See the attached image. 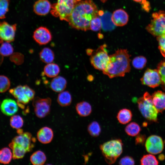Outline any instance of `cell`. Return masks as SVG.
<instances>
[{
    "instance_id": "16",
    "label": "cell",
    "mask_w": 165,
    "mask_h": 165,
    "mask_svg": "<svg viewBox=\"0 0 165 165\" xmlns=\"http://www.w3.org/2000/svg\"><path fill=\"white\" fill-rule=\"evenodd\" d=\"M18 104L14 100L6 99L3 101L0 105L2 112L7 116H11L16 113L18 110Z\"/></svg>"
},
{
    "instance_id": "26",
    "label": "cell",
    "mask_w": 165,
    "mask_h": 165,
    "mask_svg": "<svg viewBox=\"0 0 165 165\" xmlns=\"http://www.w3.org/2000/svg\"><path fill=\"white\" fill-rule=\"evenodd\" d=\"M45 154L42 151H37L32 154L30 160L31 163L34 165L43 164L46 160Z\"/></svg>"
},
{
    "instance_id": "25",
    "label": "cell",
    "mask_w": 165,
    "mask_h": 165,
    "mask_svg": "<svg viewBox=\"0 0 165 165\" xmlns=\"http://www.w3.org/2000/svg\"><path fill=\"white\" fill-rule=\"evenodd\" d=\"M39 57L41 61L46 64L52 62L54 60V54L53 51L50 48L45 47L39 53Z\"/></svg>"
},
{
    "instance_id": "30",
    "label": "cell",
    "mask_w": 165,
    "mask_h": 165,
    "mask_svg": "<svg viewBox=\"0 0 165 165\" xmlns=\"http://www.w3.org/2000/svg\"><path fill=\"white\" fill-rule=\"evenodd\" d=\"M87 130L89 134L94 137L99 136L101 131L100 125L96 121H93L90 123L88 126Z\"/></svg>"
},
{
    "instance_id": "3",
    "label": "cell",
    "mask_w": 165,
    "mask_h": 165,
    "mask_svg": "<svg viewBox=\"0 0 165 165\" xmlns=\"http://www.w3.org/2000/svg\"><path fill=\"white\" fill-rule=\"evenodd\" d=\"M123 143L120 139H112L100 145L105 161L109 164L114 163L122 153Z\"/></svg>"
},
{
    "instance_id": "32",
    "label": "cell",
    "mask_w": 165,
    "mask_h": 165,
    "mask_svg": "<svg viewBox=\"0 0 165 165\" xmlns=\"http://www.w3.org/2000/svg\"><path fill=\"white\" fill-rule=\"evenodd\" d=\"M146 58L143 56H138L134 57L132 61L133 66L136 69H141L146 65Z\"/></svg>"
},
{
    "instance_id": "42",
    "label": "cell",
    "mask_w": 165,
    "mask_h": 165,
    "mask_svg": "<svg viewBox=\"0 0 165 165\" xmlns=\"http://www.w3.org/2000/svg\"><path fill=\"white\" fill-rule=\"evenodd\" d=\"M119 164L122 165H133L135 164V162L132 157L126 156L120 159Z\"/></svg>"
},
{
    "instance_id": "43",
    "label": "cell",
    "mask_w": 165,
    "mask_h": 165,
    "mask_svg": "<svg viewBox=\"0 0 165 165\" xmlns=\"http://www.w3.org/2000/svg\"><path fill=\"white\" fill-rule=\"evenodd\" d=\"M23 86L25 93L26 96L30 100H33L34 98L35 95L34 91L27 85H25Z\"/></svg>"
},
{
    "instance_id": "33",
    "label": "cell",
    "mask_w": 165,
    "mask_h": 165,
    "mask_svg": "<svg viewBox=\"0 0 165 165\" xmlns=\"http://www.w3.org/2000/svg\"><path fill=\"white\" fill-rule=\"evenodd\" d=\"M106 15L100 17L102 26L104 29H111L113 28L114 24L112 22L111 20V15L109 13H106Z\"/></svg>"
},
{
    "instance_id": "53",
    "label": "cell",
    "mask_w": 165,
    "mask_h": 165,
    "mask_svg": "<svg viewBox=\"0 0 165 165\" xmlns=\"http://www.w3.org/2000/svg\"><path fill=\"white\" fill-rule=\"evenodd\" d=\"M80 0H75V1H76V2H79V1H80Z\"/></svg>"
},
{
    "instance_id": "2",
    "label": "cell",
    "mask_w": 165,
    "mask_h": 165,
    "mask_svg": "<svg viewBox=\"0 0 165 165\" xmlns=\"http://www.w3.org/2000/svg\"><path fill=\"white\" fill-rule=\"evenodd\" d=\"M130 56L128 50L119 49L113 54L109 55V61L103 73L112 79L117 77H123L130 70Z\"/></svg>"
},
{
    "instance_id": "38",
    "label": "cell",
    "mask_w": 165,
    "mask_h": 165,
    "mask_svg": "<svg viewBox=\"0 0 165 165\" xmlns=\"http://www.w3.org/2000/svg\"><path fill=\"white\" fill-rule=\"evenodd\" d=\"M98 16L94 18L91 20L90 24V30L94 31H98L101 28V20Z\"/></svg>"
},
{
    "instance_id": "19",
    "label": "cell",
    "mask_w": 165,
    "mask_h": 165,
    "mask_svg": "<svg viewBox=\"0 0 165 165\" xmlns=\"http://www.w3.org/2000/svg\"><path fill=\"white\" fill-rule=\"evenodd\" d=\"M37 138L41 143L44 144L50 143L52 140L53 133L52 129L48 127H44L39 130L37 133Z\"/></svg>"
},
{
    "instance_id": "4",
    "label": "cell",
    "mask_w": 165,
    "mask_h": 165,
    "mask_svg": "<svg viewBox=\"0 0 165 165\" xmlns=\"http://www.w3.org/2000/svg\"><path fill=\"white\" fill-rule=\"evenodd\" d=\"M138 109L142 116L150 121L156 122L159 112L154 105L152 96L147 92L137 101Z\"/></svg>"
},
{
    "instance_id": "27",
    "label": "cell",
    "mask_w": 165,
    "mask_h": 165,
    "mask_svg": "<svg viewBox=\"0 0 165 165\" xmlns=\"http://www.w3.org/2000/svg\"><path fill=\"white\" fill-rule=\"evenodd\" d=\"M57 101L58 103L62 106L69 105L72 101V96L68 91L61 92L58 95Z\"/></svg>"
},
{
    "instance_id": "18",
    "label": "cell",
    "mask_w": 165,
    "mask_h": 165,
    "mask_svg": "<svg viewBox=\"0 0 165 165\" xmlns=\"http://www.w3.org/2000/svg\"><path fill=\"white\" fill-rule=\"evenodd\" d=\"M51 5L47 0H38L35 2L33 6V10L37 14L45 15L49 13Z\"/></svg>"
},
{
    "instance_id": "13",
    "label": "cell",
    "mask_w": 165,
    "mask_h": 165,
    "mask_svg": "<svg viewBox=\"0 0 165 165\" xmlns=\"http://www.w3.org/2000/svg\"><path fill=\"white\" fill-rule=\"evenodd\" d=\"M33 38L36 42L42 45L46 44L51 41L52 36L48 29L45 27H40L34 32Z\"/></svg>"
},
{
    "instance_id": "9",
    "label": "cell",
    "mask_w": 165,
    "mask_h": 165,
    "mask_svg": "<svg viewBox=\"0 0 165 165\" xmlns=\"http://www.w3.org/2000/svg\"><path fill=\"white\" fill-rule=\"evenodd\" d=\"M142 84L153 88L161 84L160 75L157 70L148 68L141 79Z\"/></svg>"
},
{
    "instance_id": "52",
    "label": "cell",
    "mask_w": 165,
    "mask_h": 165,
    "mask_svg": "<svg viewBox=\"0 0 165 165\" xmlns=\"http://www.w3.org/2000/svg\"><path fill=\"white\" fill-rule=\"evenodd\" d=\"M102 2H106L107 0H101Z\"/></svg>"
},
{
    "instance_id": "1",
    "label": "cell",
    "mask_w": 165,
    "mask_h": 165,
    "mask_svg": "<svg viewBox=\"0 0 165 165\" xmlns=\"http://www.w3.org/2000/svg\"><path fill=\"white\" fill-rule=\"evenodd\" d=\"M98 15L97 7L91 0H81L76 3L67 21L72 27L86 31L90 29L91 20Z\"/></svg>"
},
{
    "instance_id": "14",
    "label": "cell",
    "mask_w": 165,
    "mask_h": 165,
    "mask_svg": "<svg viewBox=\"0 0 165 165\" xmlns=\"http://www.w3.org/2000/svg\"><path fill=\"white\" fill-rule=\"evenodd\" d=\"M9 92L17 99L18 105L23 109L24 108V105L28 103L30 101L25 93L23 86H18L10 89Z\"/></svg>"
},
{
    "instance_id": "12",
    "label": "cell",
    "mask_w": 165,
    "mask_h": 165,
    "mask_svg": "<svg viewBox=\"0 0 165 165\" xmlns=\"http://www.w3.org/2000/svg\"><path fill=\"white\" fill-rule=\"evenodd\" d=\"M16 24L11 25L6 21H0V39L6 42L14 41Z\"/></svg>"
},
{
    "instance_id": "44",
    "label": "cell",
    "mask_w": 165,
    "mask_h": 165,
    "mask_svg": "<svg viewBox=\"0 0 165 165\" xmlns=\"http://www.w3.org/2000/svg\"><path fill=\"white\" fill-rule=\"evenodd\" d=\"M141 2L143 9L146 12H148L151 8L149 2L146 0H143Z\"/></svg>"
},
{
    "instance_id": "40",
    "label": "cell",
    "mask_w": 165,
    "mask_h": 165,
    "mask_svg": "<svg viewBox=\"0 0 165 165\" xmlns=\"http://www.w3.org/2000/svg\"><path fill=\"white\" fill-rule=\"evenodd\" d=\"M157 40L158 42L159 49L162 55L165 57V35L157 36Z\"/></svg>"
},
{
    "instance_id": "45",
    "label": "cell",
    "mask_w": 165,
    "mask_h": 165,
    "mask_svg": "<svg viewBox=\"0 0 165 165\" xmlns=\"http://www.w3.org/2000/svg\"><path fill=\"white\" fill-rule=\"evenodd\" d=\"M145 140V137L142 135H138L135 139V144H139L143 143Z\"/></svg>"
},
{
    "instance_id": "37",
    "label": "cell",
    "mask_w": 165,
    "mask_h": 165,
    "mask_svg": "<svg viewBox=\"0 0 165 165\" xmlns=\"http://www.w3.org/2000/svg\"><path fill=\"white\" fill-rule=\"evenodd\" d=\"M9 0H0V19L6 17V15L9 10Z\"/></svg>"
},
{
    "instance_id": "48",
    "label": "cell",
    "mask_w": 165,
    "mask_h": 165,
    "mask_svg": "<svg viewBox=\"0 0 165 165\" xmlns=\"http://www.w3.org/2000/svg\"><path fill=\"white\" fill-rule=\"evenodd\" d=\"M17 133L19 135L20 134L23 133V130L21 129H19L17 130Z\"/></svg>"
},
{
    "instance_id": "51",
    "label": "cell",
    "mask_w": 165,
    "mask_h": 165,
    "mask_svg": "<svg viewBox=\"0 0 165 165\" xmlns=\"http://www.w3.org/2000/svg\"><path fill=\"white\" fill-rule=\"evenodd\" d=\"M133 0L137 2H141L143 0Z\"/></svg>"
},
{
    "instance_id": "50",
    "label": "cell",
    "mask_w": 165,
    "mask_h": 165,
    "mask_svg": "<svg viewBox=\"0 0 165 165\" xmlns=\"http://www.w3.org/2000/svg\"><path fill=\"white\" fill-rule=\"evenodd\" d=\"M161 84L163 89L165 90V81L162 82Z\"/></svg>"
},
{
    "instance_id": "36",
    "label": "cell",
    "mask_w": 165,
    "mask_h": 165,
    "mask_svg": "<svg viewBox=\"0 0 165 165\" xmlns=\"http://www.w3.org/2000/svg\"><path fill=\"white\" fill-rule=\"evenodd\" d=\"M10 85L9 79L6 76L0 75V93H4L7 90Z\"/></svg>"
},
{
    "instance_id": "15",
    "label": "cell",
    "mask_w": 165,
    "mask_h": 165,
    "mask_svg": "<svg viewBox=\"0 0 165 165\" xmlns=\"http://www.w3.org/2000/svg\"><path fill=\"white\" fill-rule=\"evenodd\" d=\"M129 16L123 9H119L115 11L111 15V20L114 25L123 26L126 24L128 21Z\"/></svg>"
},
{
    "instance_id": "29",
    "label": "cell",
    "mask_w": 165,
    "mask_h": 165,
    "mask_svg": "<svg viewBox=\"0 0 165 165\" xmlns=\"http://www.w3.org/2000/svg\"><path fill=\"white\" fill-rule=\"evenodd\" d=\"M141 130V129L139 125L134 122L130 123L125 128V131L127 134L133 137L138 135Z\"/></svg>"
},
{
    "instance_id": "35",
    "label": "cell",
    "mask_w": 165,
    "mask_h": 165,
    "mask_svg": "<svg viewBox=\"0 0 165 165\" xmlns=\"http://www.w3.org/2000/svg\"><path fill=\"white\" fill-rule=\"evenodd\" d=\"M10 123L12 127L18 129L23 126L24 121L20 116L16 115L13 116L11 118Z\"/></svg>"
},
{
    "instance_id": "24",
    "label": "cell",
    "mask_w": 165,
    "mask_h": 165,
    "mask_svg": "<svg viewBox=\"0 0 165 165\" xmlns=\"http://www.w3.org/2000/svg\"><path fill=\"white\" fill-rule=\"evenodd\" d=\"M60 71V68L59 66L55 63L48 64L44 68V72L45 74L50 78L56 77L59 73Z\"/></svg>"
},
{
    "instance_id": "23",
    "label": "cell",
    "mask_w": 165,
    "mask_h": 165,
    "mask_svg": "<svg viewBox=\"0 0 165 165\" xmlns=\"http://www.w3.org/2000/svg\"><path fill=\"white\" fill-rule=\"evenodd\" d=\"M9 146L12 150L13 158L14 160L23 158L27 152L24 148L13 142L10 143Z\"/></svg>"
},
{
    "instance_id": "6",
    "label": "cell",
    "mask_w": 165,
    "mask_h": 165,
    "mask_svg": "<svg viewBox=\"0 0 165 165\" xmlns=\"http://www.w3.org/2000/svg\"><path fill=\"white\" fill-rule=\"evenodd\" d=\"M77 2L75 0H57L51 6V14L62 20L68 21Z\"/></svg>"
},
{
    "instance_id": "46",
    "label": "cell",
    "mask_w": 165,
    "mask_h": 165,
    "mask_svg": "<svg viewBox=\"0 0 165 165\" xmlns=\"http://www.w3.org/2000/svg\"><path fill=\"white\" fill-rule=\"evenodd\" d=\"M94 50L92 49H88L86 50V53L88 55L90 56L93 52Z\"/></svg>"
},
{
    "instance_id": "22",
    "label": "cell",
    "mask_w": 165,
    "mask_h": 165,
    "mask_svg": "<svg viewBox=\"0 0 165 165\" xmlns=\"http://www.w3.org/2000/svg\"><path fill=\"white\" fill-rule=\"evenodd\" d=\"M132 117V114L130 110L127 108H123L119 111L116 118L120 123L125 124L131 120Z\"/></svg>"
},
{
    "instance_id": "49",
    "label": "cell",
    "mask_w": 165,
    "mask_h": 165,
    "mask_svg": "<svg viewBox=\"0 0 165 165\" xmlns=\"http://www.w3.org/2000/svg\"><path fill=\"white\" fill-rule=\"evenodd\" d=\"M3 58L2 55L0 53V66L2 64L3 61Z\"/></svg>"
},
{
    "instance_id": "47",
    "label": "cell",
    "mask_w": 165,
    "mask_h": 165,
    "mask_svg": "<svg viewBox=\"0 0 165 165\" xmlns=\"http://www.w3.org/2000/svg\"><path fill=\"white\" fill-rule=\"evenodd\" d=\"M94 79V77L91 75H89L87 77V79L89 81H92Z\"/></svg>"
},
{
    "instance_id": "39",
    "label": "cell",
    "mask_w": 165,
    "mask_h": 165,
    "mask_svg": "<svg viewBox=\"0 0 165 165\" xmlns=\"http://www.w3.org/2000/svg\"><path fill=\"white\" fill-rule=\"evenodd\" d=\"M10 60L11 62L16 65H20L24 62V56L20 53H14L11 55Z\"/></svg>"
},
{
    "instance_id": "7",
    "label": "cell",
    "mask_w": 165,
    "mask_h": 165,
    "mask_svg": "<svg viewBox=\"0 0 165 165\" xmlns=\"http://www.w3.org/2000/svg\"><path fill=\"white\" fill-rule=\"evenodd\" d=\"M106 45L100 46L94 50L90 56V61L96 69L103 71L107 68L109 61V55L106 49Z\"/></svg>"
},
{
    "instance_id": "5",
    "label": "cell",
    "mask_w": 165,
    "mask_h": 165,
    "mask_svg": "<svg viewBox=\"0 0 165 165\" xmlns=\"http://www.w3.org/2000/svg\"><path fill=\"white\" fill-rule=\"evenodd\" d=\"M152 19L146 27V30L155 36L165 35V12L160 10L153 13Z\"/></svg>"
},
{
    "instance_id": "17",
    "label": "cell",
    "mask_w": 165,
    "mask_h": 165,
    "mask_svg": "<svg viewBox=\"0 0 165 165\" xmlns=\"http://www.w3.org/2000/svg\"><path fill=\"white\" fill-rule=\"evenodd\" d=\"M153 104L159 112H162L165 110V93L158 90L152 95Z\"/></svg>"
},
{
    "instance_id": "28",
    "label": "cell",
    "mask_w": 165,
    "mask_h": 165,
    "mask_svg": "<svg viewBox=\"0 0 165 165\" xmlns=\"http://www.w3.org/2000/svg\"><path fill=\"white\" fill-rule=\"evenodd\" d=\"M12 157V153L9 148L5 147L0 150V163L8 164L11 160Z\"/></svg>"
},
{
    "instance_id": "31",
    "label": "cell",
    "mask_w": 165,
    "mask_h": 165,
    "mask_svg": "<svg viewBox=\"0 0 165 165\" xmlns=\"http://www.w3.org/2000/svg\"><path fill=\"white\" fill-rule=\"evenodd\" d=\"M141 165H156L159 164V162L155 156L152 154L144 155L140 160Z\"/></svg>"
},
{
    "instance_id": "8",
    "label": "cell",
    "mask_w": 165,
    "mask_h": 165,
    "mask_svg": "<svg viewBox=\"0 0 165 165\" xmlns=\"http://www.w3.org/2000/svg\"><path fill=\"white\" fill-rule=\"evenodd\" d=\"M32 104L36 115L39 118H43L50 112L51 100L49 97L41 98L36 97L33 99Z\"/></svg>"
},
{
    "instance_id": "21",
    "label": "cell",
    "mask_w": 165,
    "mask_h": 165,
    "mask_svg": "<svg viewBox=\"0 0 165 165\" xmlns=\"http://www.w3.org/2000/svg\"><path fill=\"white\" fill-rule=\"evenodd\" d=\"M75 108L77 113L82 117L89 116L92 111L91 105L85 101H82L78 103L75 106Z\"/></svg>"
},
{
    "instance_id": "11",
    "label": "cell",
    "mask_w": 165,
    "mask_h": 165,
    "mask_svg": "<svg viewBox=\"0 0 165 165\" xmlns=\"http://www.w3.org/2000/svg\"><path fill=\"white\" fill-rule=\"evenodd\" d=\"M35 138L29 132L23 133L14 138L12 141L24 148L27 152L31 151L34 146Z\"/></svg>"
},
{
    "instance_id": "34",
    "label": "cell",
    "mask_w": 165,
    "mask_h": 165,
    "mask_svg": "<svg viewBox=\"0 0 165 165\" xmlns=\"http://www.w3.org/2000/svg\"><path fill=\"white\" fill-rule=\"evenodd\" d=\"M13 51V47L8 42H3L0 46V53L2 56H7L11 55Z\"/></svg>"
},
{
    "instance_id": "10",
    "label": "cell",
    "mask_w": 165,
    "mask_h": 165,
    "mask_svg": "<svg viewBox=\"0 0 165 165\" xmlns=\"http://www.w3.org/2000/svg\"><path fill=\"white\" fill-rule=\"evenodd\" d=\"M145 146L147 152L152 154H157L161 153L164 148L162 138L156 135L149 136L146 140Z\"/></svg>"
},
{
    "instance_id": "41",
    "label": "cell",
    "mask_w": 165,
    "mask_h": 165,
    "mask_svg": "<svg viewBox=\"0 0 165 165\" xmlns=\"http://www.w3.org/2000/svg\"><path fill=\"white\" fill-rule=\"evenodd\" d=\"M157 70L160 75L162 82L165 81V60L161 61L158 64Z\"/></svg>"
},
{
    "instance_id": "20",
    "label": "cell",
    "mask_w": 165,
    "mask_h": 165,
    "mask_svg": "<svg viewBox=\"0 0 165 165\" xmlns=\"http://www.w3.org/2000/svg\"><path fill=\"white\" fill-rule=\"evenodd\" d=\"M67 84V81L64 78L61 76H58L52 80L50 86L53 91L57 92H61L65 89Z\"/></svg>"
}]
</instances>
